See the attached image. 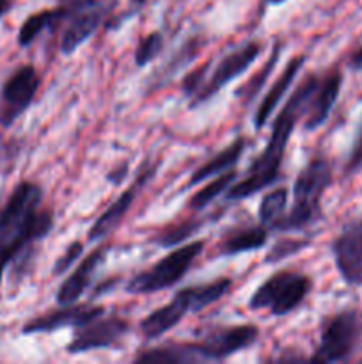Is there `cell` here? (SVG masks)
<instances>
[{
    "instance_id": "cell-1",
    "label": "cell",
    "mask_w": 362,
    "mask_h": 364,
    "mask_svg": "<svg viewBox=\"0 0 362 364\" xmlns=\"http://www.w3.org/2000/svg\"><path fill=\"white\" fill-rule=\"evenodd\" d=\"M318 75L311 73L298 84V87L287 98V102L284 103L280 112L277 114L275 121L272 123L268 144L265 146L261 155L252 160L247 174L227 188V192L224 194L226 201H243V199L252 198L254 194L265 191L266 187H270V185L279 180L280 167H283V160L284 155H286L287 144H290L291 134H293L298 121L304 119L312 95L318 87Z\"/></svg>"
},
{
    "instance_id": "cell-2",
    "label": "cell",
    "mask_w": 362,
    "mask_h": 364,
    "mask_svg": "<svg viewBox=\"0 0 362 364\" xmlns=\"http://www.w3.org/2000/svg\"><path fill=\"white\" fill-rule=\"evenodd\" d=\"M43 191L38 183L21 181L0 212V283L13 259L32 251L35 242L53 230V213L41 210Z\"/></svg>"
},
{
    "instance_id": "cell-3",
    "label": "cell",
    "mask_w": 362,
    "mask_h": 364,
    "mask_svg": "<svg viewBox=\"0 0 362 364\" xmlns=\"http://www.w3.org/2000/svg\"><path fill=\"white\" fill-rule=\"evenodd\" d=\"M332 185V166L323 155H316L302 167L293 183V206L270 230L280 233L302 231L323 219L322 198Z\"/></svg>"
},
{
    "instance_id": "cell-4",
    "label": "cell",
    "mask_w": 362,
    "mask_h": 364,
    "mask_svg": "<svg viewBox=\"0 0 362 364\" xmlns=\"http://www.w3.org/2000/svg\"><path fill=\"white\" fill-rule=\"evenodd\" d=\"M231 288H233L231 277H219L212 283L192 284V287L176 291L170 302L151 311L142 320L141 334L146 341L158 340L163 334L170 333L174 327L180 326L185 316H188L190 313L202 311L204 308L226 297Z\"/></svg>"
},
{
    "instance_id": "cell-5",
    "label": "cell",
    "mask_w": 362,
    "mask_h": 364,
    "mask_svg": "<svg viewBox=\"0 0 362 364\" xmlns=\"http://www.w3.org/2000/svg\"><path fill=\"white\" fill-rule=\"evenodd\" d=\"M119 0H59L60 53L73 55L98 32Z\"/></svg>"
},
{
    "instance_id": "cell-6",
    "label": "cell",
    "mask_w": 362,
    "mask_h": 364,
    "mask_svg": "<svg viewBox=\"0 0 362 364\" xmlns=\"http://www.w3.org/2000/svg\"><path fill=\"white\" fill-rule=\"evenodd\" d=\"M202 251H204L202 240L177 245L174 251L153 263L149 269L135 274L126 283L124 290L130 295H151L172 288L190 272L192 265L202 255Z\"/></svg>"
},
{
    "instance_id": "cell-7",
    "label": "cell",
    "mask_w": 362,
    "mask_h": 364,
    "mask_svg": "<svg viewBox=\"0 0 362 364\" xmlns=\"http://www.w3.org/2000/svg\"><path fill=\"white\" fill-rule=\"evenodd\" d=\"M312 281L297 270H277L263 281L248 299V309L266 311L272 316H286L300 308L311 294Z\"/></svg>"
},
{
    "instance_id": "cell-8",
    "label": "cell",
    "mask_w": 362,
    "mask_h": 364,
    "mask_svg": "<svg viewBox=\"0 0 362 364\" xmlns=\"http://www.w3.org/2000/svg\"><path fill=\"white\" fill-rule=\"evenodd\" d=\"M362 340V315L344 309L322 323L318 347L309 358L312 363H346L358 350Z\"/></svg>"
},
{
    "instance_id": "cell-9",
    "label": "cell",
    "mask_w": 362,
    "mask_h": 364,
    "mask_svg": "<svg viewBox=\"0 0 362 364\" xmlns=\"http://www.w3.org/2000/svg\"><path fill=\"white\" fill-rule=\"evenodd\" d=\"M259 329L251 323L243 326L216 327L206 334L202 340L194 343H183L188 364L216 363L233 358L258 343Z\"/></svg>"
},
{
    "instance_id": "cell-10",
    "label": "cell",
    "mask_w": 362,
    "mask_h": 364,
    "mask_svg": "<svg viewBox=\"0 0 362 364\" xmlns=\"http://www.w3.org/2000/svg\"><path fill=\"white\" fill-rule=\"evenodd\" d=\"M263 43L251 39V41H245L243 45L234 48L233 52H229L227 55H224L219 60L215 68H213L212 75H208L206 78V84L202 85L201 91L190 100L188 103V109L194 110L197 107L204 105L206 102L213 98L215 95H219L220 89H224L226 85H229L231 82L236 80L238 77L245 73L256 60L261 57L263 53Z\"/></svg>"
},
{
    "instance_id": "cell-11",
    "label": "cell",
    "mask_w": 362,
    "mask_h": 364,
    "mask_svg": "<svg viewBox=\"0 0 362 364\" xmlns=\"http://www.w3.org/2000/svg\"><path fill=\"white\" fill-rule=\"evenodd\" d=\"M131 331L130 322L117 315H102L85 326L75 329L73 338L66 345V354L80 355L102 348H112Z\"/></svg>"
},
{
    "instance_id": "cell-12",
    "label": "cell",
    "mask_w": 362,
    "mask_h": 364,
    "mask_svg": "<svg viewBox=\"0 0 362 364\" xmlns=\"http://www.w3.org/2000/svg\"><path fill=\"white\" fill-rule=\"evenodd\" d=\"M156 171H158V164L156 162H146L142 166V169L138 171V174L135 176V180L131 181L126 187V191L123 194H119V198L114 199L109 205V208L98 217V219L92 223V226L87 231V240L89 242H98L106 238L109 235H112L117 228L123 223L124 215L130 212V208L133 206L135 199L141 196V192L144 191L146 185L155 178Z\"/></svg>"
},
{
    "instance_id": "cell-13",
    "label": "cell",
    "mask_w": 362,
    "mask_h": 364,
    "mask_svg": "<svg viewBox=\"0 0 362 364\" xmlns=\"http://www.w3.org/2000/svg\"><path fill=\"white\" fill-rule=\"evenodd\" d=\"M41 78L32 64L20 66L4 84L0 96V124L11 127L32 105Z\"/></svg>"
},
{
    "instance_id": "cell-14",
    "label": "cell",
    "mask_w": 362,
    "mask_h": 364,
    "mask_svg": "<svg viewBox=\"0 0 362 364\" xmlns=\"http://www.w3.org/2000/svg\"><path fill=\"white\" fill-rule=\"evenodd\" d=\"M330 249L344 283L362 287V220L346 224L334 238Z\"/></svg>"
},
{
    "instance_id": "cell-15",
    "label": "cell",
    "mask_w": 362,
    "mask_h": 364,
    "mask_svg": "<svg viewBox=\"0 0 362 364\" xmlns=\"http://www.w3.org/2000/svg\"><path fill=\"white\" fill-rule=\"evenodd\" d=\"M106 309L103 306L92 304H67L59 306L57 309L46 311L35 318L28 320L23 326L21 333L23 334H48L55 333L60 329H77V327L85 326L91 320L105 315Z\"/></svg>"
},
{
    "instance_id": "cell-16",
    "label": "cell",
    "mask_w": 362,
    "mask_h": 364,
    "mask_svg": "<svg viewBox=\"0 0 362 364\" xmlns=\"http://www.w3.org/2000/svg\"><path fill=\"white\" fill-rule=\"evenodd\" d=\"M109 251V245H99V247H96L94 251L89 252V255L78 263L77 269L67 276V279H64L62 283H60L55 295L57 304L67 306L80 301L82 295L85 294V290L92 284L96 272H98V270L102 269L103 263H105Z\"/></svg>"
},
{
    "instance_id": "cell-17",
    "label": "cell",
    "mask_w": 362,
    "mask_h": 364,
    "mask_svg": "<svg viewBox=\"0 0 362 364\" xmlns=\"http://www.w3.org/2000/svg\"><path fill=\"white\" fill-rule=\"evenodd\" d=\"M341 85H343V75L339 70H332L319 77L318 87H316L307 112L304 116L305 132H314L327 123L337 98H339Z\"/></svg>"
},
{
    "instance_id": "cell-18",
    "label": "cell",
    "mask_w": 362,
    "mask_h": 364,
    "mask_svg": "<svg viewBox=\"0 0 362 364\" xmlns=\"http://www.w3.org/2000/svg\"><path fill=\"white\" fill-rule=\"evenodd\" d=\"M305 60H307V55H297L293 59H290V63L284 66V70L280 71L279 77L275 78V82L272 84V87L266 91V95L263 96L261 103L256 109L254 114V128L256 130H263L266 127V123L270 121L272 114L275 112L277 105L280 103V100L286 96V92L290 91V87L293 85V82L297 80L298 73L304 68Z\"/></svg>"
},
{
    "instance_id": "cell-19",
    "label": "cell",
    "mask_w": 362,
    "mask_h": 364,
    "mask_svg": "<svg viewBox=\"0 0 362 364\" xmlns=\"http://www.w3.org/2000/svg\"><path fill=\"white\" fill-rule=\"evenodd\" d=\"M268 231L265 224H247V226L234 228L224 235L220 244L216 245V256L233 258V256L259 251L268 242Z\"/></svg>"
},
{
    "instance_id": "cell-20",
    "label": "cell",
    "mask_w": 362,
    "mask_h": 364,
    "mask_svg": "<svg viewBox=\"0 0 362 364\" xmlns=\"http://www.w3.org/2000/svg\"><path fill=\"white\" fill-rule=\"evenodd\" d=\"M248 141L240 135V137L234 139L229 146H226L224 149H220L216 155H213L212 159L206 160L202 166H199L194 173L188 178L187 185L183 187V191H188V188L195 187L197 183H202V181H208L212 178L219 176V174L227 173V171L234 169L236 164L240 162V159L243 156L245 149H247Z\"/></svg>"
},
{
    "instance_id": "cell-21",
    "label": "cell",
    "mask_w": 362,
    "mask_h": 364,
    "mask_svg": "<svg viewBox=\"0 0 362 364\" xmlns=\"http://www.w3.org/2000/svg\"><path fill=\"white\" fill-rule=\"evenodd\" d=\"M202 46H204V39L199 38V36H194V38L187 39V41H185L176 52H174V55L170 57V59L167 60L158 71H156V75H151V78H149L148 92H153L156 91V89H160L165 82H169V78H172L181 68L190 64Z\"/></svg>"
},
{
    "instance_id": "cell-22",
    "label": "cell",
    "mask_w": 362,
    "mask_h": 364,
    "mask_svg": "<svg viewBox=\"0 0 362 364\" xmlns=\"http://www.w3.org/2000/svg\"><path fill=\"white\" fill-rule=\"evenodd\" d=\"M59 25H60V13L57 7L31 14V16L21 23L20 32H18V45H20L21 48H27V46H31L32 43L43 34V32L57 31Z\"/></svg>"
},
{
    "instance_id": "cell-23",
    "label": "cell",
    "mask_w": 362,
    "mask_h": 364,
    "mask_svg": "<svg viewBox=\"0 0 362 364\" xmlns=\"http://www.w3.org/2000/svg\"><path fill=\"white\" fill-rule=\"evenodd\" d=\"M208 220H212V217H199V219H190L172 224V226L165 228L158 235H155L151 238V244L158 245L162 249H174L177 245H183L194 235H197L208 224Z\"/></svg>"
},
{
    "instance_id": "cell-24",
    "label": "cell",
    "mask_w": 362,
    "mask_h": 364,
    "mask_svg": "<svg viewBox=\"0 0 362 364\" xmlns=\"http://www.w3.org/2000/svg\"><path fill=\"white\" fill-rule=\"evenodd\" d=\"M238 178V171L236 169H231L227 173L219 174L216 180L208 181L202 188H199L190 199H188V208L194 210V212H201L204 210L206 206L212 205L216 198L224 196L227 192V188L236 181Z\"/></svg>"
},
{
    "instance_id": "cell-25",
    "label": "cell",
    "mask_w": 362,
    "mask_h": 364,
    "mask_svg": "<svg viewBox=\"0 0 362 364\" xmlns=\"http://www.w3.org/2000/svg\"><path fill=\"white\" fill-rule=\"evenodd\" d=\"M287 199H290V192L286 187H277L272 192L263 196L261 203L258 208L259 223L265 224L266 228H272L280 217L286 213L287 208Z\"/></svg>"
},
{
    "instance_id": "cell-26",
    "label": "cell",
    "mask_w": 362,
    "mask_h": 364,
    "mask_svg": "<svg viewBox=\"0 0 362 364\" xmlns=\"http://www.w3.org/2000/svg\"><path fill=\"white\" fill-rule=\"evenodd\" d=\"M280 48H283V43H280L279 39H277L275 45H273V48H272V53H270L268 60H266V63L263 64L261 70H259L258 73H256L254 77H252L251 80H248L247 84H245L243 87L240 89V91H236V96L243 98L245 103H251L252 100H254L256 96H258L259 92H261L263 85L266 84V78H268L270 75H272L273 68H275L277 60H279Z\"/></svg>"
},
{
    "instance_id": "cell-27",
    "label": "cell",
    "mask_w": 362,
    "mask_h": 364,
    "mask_svg": "<svg viewBox=\"0 0 362 364\" xmlns=\"http://www.w3.org/2000/svg\"><path fill=\"white\" fill-rule=\"evenodd\" d=\"M309 238H300V237H284L280 240H277L272 247L268 249L266 256L263 258V263H268V265H273V263H280L284 259L291 258V256L298 255V252L304 251L309 245Z\"/></svg>"
},
{
    "instance_id": "cell-28",
    "label": "cell",
    "mask_w": 362,
    "mask_h": 364,
    "mask_svg": "<svg viewBox=\"0 0 362 364\" xmlns=\"http://www.w3.org/2000/svg\"><path fill=\"white\" fill-rule=\"evenodd\" d=\"M163 46H165V39H163L162 32H149L148 36H144V38L138 41L137 48H135V66H148L149 63H153V60L163 52Z\"/></svg>"
},
{
    "instance_id": "cell-29",
    "label": "cell",
    "mask_w": 362,
    "mask_h": 364,
    "mask_svg": "<svg viewBox=\"0 0 362 364\" xmlns=\"http://www.w3.org/2000/svg\"><path fill=\"white\" fill-rule=\"evenodd\" d=\"M209 66H212V60H206L202 66L195 68V70H192L190 73L183 77V82H181V91H183V95L187 96L188 100L194 98V96L201 91L202 85L206 84V78H208V73H209Z\"/></svg>"
},
{
    "instance_id": "cell-30",
    "label": "cell",
    "mask_w": 362,
    "mask_h": 364,
    "mask_svg": "<svg viewBox=\"0 0 362 364\" xmlns=\"http://www.w3.org/2000/svg\"><path fill=\"white\" fill-rule=\"evenodd\" d=\"M82 252H84V244H82L80 240L71 242V244L64 249L62 255H60L59 258L55 259V263H53V269H52L53 276L55 277L64 276V274H66L67 270H70L71 267L80 259Z\"/></svg>"
},
{
    "instance_id": "cell-31",
    "label": "cell",
    "mask_w": 362,
    "mask_h": 364,
    "mask_svg": "<svg viewBox=\"0 0 362 364\" xmlns=\"http://www.w3.org/2000/svg\"><path fill=\"white\" fill-rule=\"evenodd\" d=\"M128 171H130V166H128V162H123L119 164V166H116L114 169H110V173H106V181L112 185H121L124 180H126L128 176Z\"/></svg>"
},
{
    "instance_id": "cell-32",
    "label": "cell",
    "mask_w": 362,
    "mask_h": 364,
    "mask_svg": "<svg viewBox=\"0 0 362 364\" xmlns=\"http://www.w3.org/2000/svg\"><path fill=\"white\" fill-rule=\"evenodd\" d=\"M350 68L355 71V73H361L362 75V48H358L357 52H355L353 55H351Z\"/></svg>"
},
{
    "instance_id": "cell-33",
    "label": "cell",
    "mask_w": 362,
    "mask_h": 364,
    "mask_svg": "<svg viewBox=\"0 0 362 364\" xmlns=\"http://www.w3.org/2000/svg\"><path fill=\"white\" fill-rule=\"evenodd\" d=\"M11 9V0H0V18Z\"/></svg>"
},
{
    "instance_id": "cell-34",
    "label": "cell",
    "mask_w": 362,
    "mask_h": 364,
    "mask_svg": "<svg viewBox=\"0 0 362 364\" xmlns=\"http://www.w3.org/2000/svg\"><path fill=\"white\" fill-rule=\"evenodd\" d=\"M265 2L268 4V6H280V4L287 2V0H265Z\"/></svg>"
},
{
    "instance_id": "cell-35",
    "label": "cell",
    "mask_w": 362,
    "mask_h": 364,
    "mask_svg": "<svg viewBox=\"0 0 362 364\" xmlns=\"http://www.w3.org/2000/svg\"><path fill=\"white\" fill-rule=\"evenodd\" d=\"M133 2H135V4H137V6H141V4H142V2H144V0H133Z\"/></svg>"
}]
</instances>
